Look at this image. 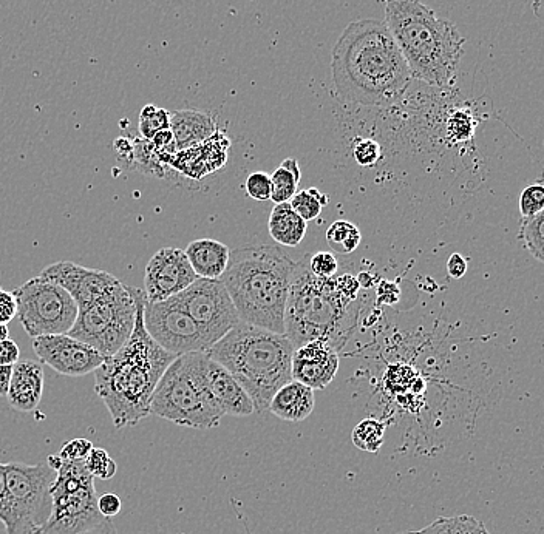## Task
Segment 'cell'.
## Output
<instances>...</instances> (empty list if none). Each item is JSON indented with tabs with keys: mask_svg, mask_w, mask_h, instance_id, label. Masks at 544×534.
Returning <instances> with one entry per match:
<instances>
[{
	"mask_svg": "<svg viewBox=\"0 0 544 534\" xmlns=\"http://www.w3.org/2000/svg\"><path fill=\"white\" fill-rule=\"evenodd\" d=\"M17 318L31 338L68 334L78 318L75 298L59 284L34 277L13 291Z\"/></svg>",
	"mask_w": 544,
	"mask_h": 534,
	"instance_id": "obj_11",
	"label": "cell"
},
{
	"mask_svg": "<svg viewBox=\"0 0 544 534\" xmlns=\"http://www.w3.org/2000/svg\"><path fill=\"white\" fill-rule=\"evenodd\" d=\"M8 334H10V331H8V326L2 325V323H0V342H4V340H7Z\"/></svg>",
	"mask_w": 544,
	"mask_h": 534,
	"instance_id": "obj_50",
	"label": "cell"
},
{
	"mask_svg": "<svg viewBox=\"0 0 544 534\" xmlns=\"http://www.w3.org/2000/svg\"><path fill=\"white\" fill-rule=\"evenodd\" d=\"M175 298L194 318L209 348L242 322L221 280L197 278Z\"/></svg>",
	"mask_w": 544,
	"mask_h": 534,
	"instance_id": "obj_12",
	"label": "cell"
},
{
	"mask_svg": "<svg viewBox=\"0 0 544 534\" xmlns=\"http://www.w3.org/2000/svg\"><path fill=\"white\" fill-rule=\"evenodd\" d=\"M331 73L340 98L368 107L393 104L412 82L393 34L379 19L345 28L333 48Z\"/></svg>",
	"mask_w": 544,
	"mask_h": 534,
	"instance_id": "obj_1",
	"label": "cell"
},
{
	"mask_svg": "<svg viewBox=\"0 0 544 534\" xmlns=\"http://www.w3.org/2000/svg\"><path fill=\"white\" fill-rule=\"evenodd\" d=\"M294 263L276 246L238 247L231 252L221 283L243 323L285 334V309Z\"/></svg>",
	"mask_w": 544,
	"mask_h": 534,
	"instance_id": "obj_4",
	"label": "cell"
},
{
	"mask_svg": "<svg viewBox=\"0 0 544 534\" xmlns=\"http://www.w3.org/2000/svg\"><path fill=\"white\" fill-rule=\"evenodd\" d=\"M11 376H13V366L0 365V397H7Z\"/></svg>",
	"mask_w": 544,
	"mask_h": 534,
	"instance_id": "obj_46",
	"label": "cell"
},
{
	"mask_svg": "<svg viewBox=\"0 0 544 534\" xmlns=\"http://www.w3.org/2000/svg\"><path fill=\"white\" fill-rule=\"evenodd\" d=\"M189 263L198 278L220 280L228 267L231 251L226 244L215 240H197L187 246Z\"/></svg>",
	"mask_w": 544,
	"mask_h": 534,
	"instance_id": "obj_22",
	"label": "cell"
},
{
	"mask_svg": "<svg viewBox=\"0 0 544 534\" xmlns=\"http://www.w3.org/2000/svg\"><path fill=\"white\" fill-rule=\"evenodd\" d=\"M314 405V389L297 380H291L272 397L269 411L286 422H302L311 416Z\"/></svg>",
	"mask_w": 544,
	"mask_h": 534,
	"instance_id": "obj_21",
	"label": "cell"
},
{
	"mask_svg": "<svg viewBox=\"0 0 544 534\" xmlns=\"http://www.w3.org/2000/svg\"><path fill=\"white\" fill-rule=\"evenodd\" d=\"M144 325L150 337L175 355L204 352L209 348L194 318L187 314L177 298L158 303H144Z\"/></svg>",
	"mask_w": 544,
	"mask_h": 534,
	"instance_id": "obj_13",
	"label": "cell"
},
{
	"mask_svg": "<svg viewBox=\"0 0 544 534\" xmlns=\"http://www.w3.org/2000/svg\"><path fill=\"white\" fill-rule=\"evenodd\" d=\"M85 468L93 477H98L101 480H110L116 474L115 460L109 456L104 448H93L89 457L84 460Z\"/></svg>",
	"mask_w": 544,
	"mask_h": 534,
	"instance_id": "obj_32",
	"label": "cell"
},
{
	"mask_svg": "<svg viewBox=\"0 0 544 534\" xmlns=\"http://www.w3.org/2000/svg\"><path fill=\"white\" fill-rule=\"evenodd\" d=\"M17 317V303L14 294L0 289V323L8 325V323Z\"/></svg>",
	"mask_w": 544,
	"mask_h": 534,
	"instance_id": "obj_40",
	"label": "cell"
},
{
	"mask_svg": "<svg viewBox=\"0 0 544 534\" xmlns=\"http://www.w3.org/2000/svg\"><path fill=\"white\" fill-rule=\"evenodd\" d=\"M206 359V352H191L170 363L150 400V416L194 430L220 425L225 414L209 393Z\"/></svg>",
	"mask_w": 544,
	"mask_h": 534,
	"instance_id": "obj_7",
	"label": "cell"
},
{
	"mask_svg": "<svg viewBox=\"0 0 544 534\" xmlns=\"http://www.w3.org/2000/svg\"><path fill=\"white\" fill-rule=\"evenodd\" d=\"M93 443L87 439H73L65 443L59 451L58 456L67 462H84L89 454L92 453Z\"/></svg>",
	"mask_w": 544,
	"mask_h": 534,
	"instance_id": "obj_37",
	"label": "cell"
},
{
	"mask_svg": "<svg viewBox=\"0 0 544 534\" xmlns=\"http://www.w3.org/2000/svg\"><path fill=\"white\" fill-rule=\"evenodd\" d=\"M357 280H359V284H361V288L370 289V288H373L374 286L373 277H371V275L368 274V272H362V274L359 275V277H357Z\"/></svg>",
	"mask_w": 544,
	"mask_h": 534,
	"instance_id": "obj_49",
	"label": "cell"
},
{
	"mask_svg": "<svg viewBox=\"0 0 544 534\" xmlns=\"http://www.w3.org/2000/svg\"><path fill=\"white\" fill-rule=\"evenodd\" d=\"M229 139L223 132H215L211 138L175 153L169 167L191 178H201L221 169L228 161Z\"/></svg>",
	"mask_w": 544,
	"mask_h": 534,
	"instance_id": "obj_19",
	"label": "cell"
},
{
	"mask_svg": "<svg viewBox=\"0 0 544 534\" xmlns=\"http://www.w3.org/2000/svg\"><path fill=\"white\" fill-rule=\"evenodd\" d=\"M98 508L104 518H115L123 508V502L116 494L107 493L98 497Z\"/></svg>",
	"mask_w": 544,
	"mask_h": 534,
	"instance_id": "obj_41",
	"label": "cell"
},
{
	"mask_svg": "<svg viewBox=\"0 0 544 534\" xmlns=\"http://www.w3.org/2000/svg\"><path fill=\"white\" fill-rule=\"evenodd\" d=\"M33 351L42 365L61 376L84 377L104 363L96 349L68 334L41 335L33 338Z\"/></svg>",
	"mask_w": 544,
	"mask_h": 534,
	"instance_id": "obj_14",
	"label": "cell"
},
{
	"mask_svg": "<svg viewBox=\"0 0 544 534\" xmlns=\"http://www.w3.org/2000/svg\"><path fill=\"white\" fill-rule=\"evenodd\" d=\"M204 352L225 366L243 386L255 413L269 411L272 397L293 380L294 346L285 334L240 322Z\"/></svg>",
	"mask_w": 544,
	"mask_h": 534,
	"instance_id": "obj_6",
	"label": "cell"
},
{
	"mask_svg": "<svg viewBox=\"0 0 544 534\" xmlns=\"http://www.w3.org/2000/svg\"><path fill=\"white\" fill-rule=\"evenodd\" d=\"M527 251L544 264V209L535 217L524 220L521 229Z\"/></svg>",
	"mask_w": 544,
	"mask_h": 534,
	"instance_id": "obj_30",
	"label": "cell"
},
{
	"mask_svg": "<svg viewBox=\"0 0 544 534\" xmlns=\"http://www.w3.org/2000/svg\"><path fill=\"white\" fill-rule=\"evenodd\" d=\"M447 272L452 278L464 277L467 272V263L459 254H453L447 261Z\"/></svg>",
	"mask_w": 544,
	"mask_h": 534,
	"instance_id": "obj_45",
	"label": "cell"
},
{
	"mask_svg": "<svg viewBox=\"0 0 544 534\" xmlns=\"http://www.w3.org/2000/svg\"><path fill=\"white\" fill-rule=\"evenodd\" d=\"M39 277L59 284L75 298L79 309L89 308L96 301L113 294L123 286V283L109 272L79 266L72 261L50 264Z\"/></svg>",
	"mask_w": 544,
	"mask_h": 534,
	"instance_id": "obj_15",
	"label": "cell"
},
{
	"mask_svg": "<svg viewBox=\"0 0 544 534\" xmlns=\"http://www.w3.org/2000/svg\"><path fill=\"white\" fill-rule=\"evenodd\" d=\"M361 241V230L350 221H334L328 227L327 243L337 254H353Z\"/></svg>",
	"mask_w": 544,
	"mask_h": 534,
	"instance_id": "obj_27",
	"label": "cell"
},
{
	"mask_svg": "<svg viewBox=\"0 0 544 534\" xmlns=\"http://www.w3.org/2000/svg\"><path fill=\"white\" fill-rule=\"evenodd\" d=\"M82 534H116V528L115 525H113L112 519H106V521L102 522L98 527L85 531V533Z\"/></svg>",
	"mask_w": 544,
	"mask_h": 534,
	"instance_id": "obj_47",
	"label": "cell"
},
{
	"mask_svg": "<svg viewBox=\"0 0 544 534\" xmlns=\"http://www.w3.org/2000/svg\"><path fill=\"white\" fill-rule=\"evenodd\" d=\"M339 371V352L325 340H313L294 349L293 380L311 389H325Z\"/></svg>",
	"mask_w": 544,
	"mask_h": 534,
	"instance_id": "obj_17",
	"label": "cell"
},
{
	"mask_svg": "<svg viewBox=\"0 0 544 534\" xmlns=\"http://www.w3.org/2000/svg\"><path fill=\"white\" fill-rule=\"evenodd\" d=\"M44 366L34 360H19L13 366L7 399L11 408L21 413H33L39 408L44 394Z\"/></svg>",
	"mask_w": 544,
	"mask_h": 534,
	"instance_id": "obj_20",
	"label": "cell"
},
{
	"mask_svg": "<svg viewBox=\"0 0 544 534\" xmlns=\"http://www.w3.org/2000/svg\"><path fill=\"white\" fill-rule=\"evenodd\" d=\"M269 235L282 246L296 247L305 238L308 224L289 203L276 204L269 215Z\"/></svg>",
	"mask_w": 544,
	"mask_h": 534,
	"instance_id": "obj_24",
	"label": "cell"
},
{
	"mask_svg": "<svg viewBox=\"0 0 544 534\" xmlns=\"http://www.w3.org/2000/svg\"><path fill=\"white\" fill-rule=\"evenodd\" d=\"M136 320L126 345L95 371V391L118 430L150 416V400L170 363L178 355L161 348L144 325L146 294L132 288Z\"/></svg>",
	"mask_w": 544,
	"mask_h": 534,
	"instance_id": "obj_2",
	"label": "cell"
},
{
	"mask_svg": "<svg viewBox=\"0 0 544 534\" xmlns=\"http://www.w3.org/2000/svg\"><path fill=\"white\" fill-rule=\"evenodd\" d=\"M150 141L153 142L155 149L161 150V152L169 153V155H175L177 153V147H175V138L172 130H161L157 135L153 136Z\"/></svg>",
	"mask_w": 544,
	"mask_h": 534,
	"instance_id": "obj_44",
	"label": "cell"
},
{
	"mask_svg": "<svg viewBox=\"0 0 544 534\" xmlns=\"http://www.w3.org/2000/svg\"><path fill=\"white\" fill-rule=\"evenodd\" d=\"M385 24L412 79L436 88L455 85L466 39L455 24L421 0H385Z\"/></svg>",
	"mask_w": 544,
	"mask_h": 534,
	"instance_id": "obj_3",
	"label": "cell"
},
{
	"mask_svg": "<svg viewBox=\"0 0 544 534\" xmlns=\"http://www.w3.org/2000/svg\"><path fill=\"white\" fill-rule=\"evenodd\" d=\"M7 490L0 522L7 534H38L53 511L56 471L47 464H5Z\"/></svg>",
	"mask_w": 544,
	"mask_h": 534,
	"instance_id": "obj_9",
	"label": "cell"
},
{
	"mask_svg": "<svg viewBox=\"0 0 544 534\" xmlns=\"http://www.w3.org/2000/svg\"><path fill=\"white\" fill-rule=\"evenodd\" d=\"M197 274L186 252L177 247H164L150 258L144 277V294L149 303L167 300L189 288Z\"/></svg>",
	"mask_w": 544,
	"mask_h": 534,
	"instance_id": "obj_16",
	"label": "cell"
},
{
	"mask_svg": "<svg viewBox=\"0 0 544 534\" xmlns=\"http://www.w3.org/2000/svg\"><path fill=\"white\" fill-rule=\"evenodd\" d=\"M246 192L252 200L269 201L272 195L271 176L265 172H255L246 180Z\"/></svg>",
	"mask_w": 544,
	"mask_h": 534,
	"instance_id": "obj_35",
	"label": "cell"
},
{
	"mask_svg": "<svg viewBox=\"0 0 544 534\" xmlns=\"http://www.w3.org/2000/svg\"><path fill=\"white\" fill-rule=\"evenodd\" d=\"M310 269L316 277L334 278L339 271V260L331 252H317L310 257Z\"/></svg>",
	"mask_w": 544,
	"mask_h": 534,
	"instance_id": "obj_36",
	"label": "cell"
},
{
	"mask_svg": "<svg viewBox=\"0 0 544 534\" xmlns=\"http://www.w3.org/2000/svg\"><path fill=\"white\" fill-rule=\"evenodd\" d=\"M385 430L387 425L378 419H365L357 423L351 434V440L359 450L365 453H378L384 445Z\"/></svg>",
	"mask_w": 544,
	"mask_h": 534,
	"instance_id": "obj_28",
	"label": "cell"
},
{
	"mask_svg": "<svg viewBox=\"0 0 544 534\" xmlns=\"http://www.w3.org/2000/svg\"><path fill=\"white\" fill-rule=\"evenodd\" d=\"M544 209V184L526 187L520 197V212L524 220L535 217Z\"/></svg>",
	"mask_w": 544,
	"mask_h": 534,
	"instance_id": "obj_33",
	"label": "cell"
},
{
	"mask_svg": "<svg viewBox=\"0 0 544 534\" xmlns=\"http://www.w3.org/2000/svg\"><path fill=\"white\" fill-rule=\"evenodd\" d=\"M378 156V144H374L370 139L357 142L356 147H354V158H356L357 163L361 164V166H373Z\"/></svg>",
	"mask_w": 544,
	"mask_h": 534,
	"instance_id": "obj_38",
	"label": "cell"
},
{
	"mask_svg": "<svg viewBox=\"0 0 544 534\" xmlns=\"http://www.w3.org/2000/svg\"><path fill=\"white\" fill-rule=\"evenodd\" d=\"M404 534H490L480 519L470 514L458 516H442L427 527L418 531H407Z\"/></svg>",
	"mask_w": 544,
	"mask_h": 534,
	"instance_id": "obj_26",
	"label": "cell"
},
{
	"mask_svg": "<svg viewBox=\"0 0 544 534\" xmlns=\"http://www.w3.org/2000/svg\"><path fill=\"white\" fill-rule=\"evenodd\" d=\"M136 320V300L132 286L123 284L118 291L79 309L75 325L68 335L78 338L99 352L104 359L126 345Z\"/></svg>",
	"mask_w": 544,
	"mask_h": 534,
	"instance_id": "obj_10",
	"label": "cell"
},
{
	"mask_svg": "<svg viewBox=\"0 0 544 534\" xmlns=\"http://www.w3.org/2000/svg\"><path fill=\"white\" fill-rule=\"evenodd\" d=\"M113 149H115L119 163L123 164L127 169H132L133 141L127 138H118L113 142Z\"/></svg>",
	"mask_w": 544,
	"mask_h": 534,
	"instance_id": "obj_43",
	"label": "cell"
},
{
	"mask_svg": "<svg viewBox=\"0 0 544 534\" xmlns=\"http://www.w3.org/2000/svg\"><path fill=\"white\" fill-rule=\"evenodd\" d=\"M47 465L56 471L51 487L53 511L41 534H82L106 519L98 508L95 477L84 462H67L58 454L48 456Z\"/></svg>",
	"mask_w": 544,
	"mask_h": 534,
	"instance_id": "obj_8",
	"label": "cell"
},
{
	"mask_svg": "<svg viewBox=\"0 0 544 534\" xmlns=\"http://www.w3.org/2000/svg\"><path fill=\"white\" fill-rule=\"evenodd\" d=\"M475 121L467 110H456L447 121V132L453 141H466L473 135Z\"/></svg>",
	"mask_w": 544,
	"mask_h": 534,
	"instance_id": "obj_34",
	"label": "cell"
},
{
	"mask_svg": "<svg viewBox=\"0 0 544 534\" xmlns=\"http://www.w3.org/2000/svg\"><path fill=\"white\" fill-rule=\"evenodd\" d=\"M204 372L209 393L221 409V413L234 417H246L255 413L251 397L225 366L208 355Z\"/></svg>",
	"mask_w": 544,
	"mask_h": 534,
	"instance_id": "obj_18",
	"label": "cell"
},
{
	"mask_svg": "<svg viewBox=\"0 0 544 534\" xmlns=\"http://www.w3.org/2000/svg\"><path fill=\"white\" fill-rule=\"evenodd\" d=\"M291 207L299 213L305 221H313L320 217L323 207L328 204L327 195H323L316 187L300 190L294 195L293 200L289 201Z\"/></svg>",
	"mask_w": 544,
	"mask_h": 534,
	"instance_id": "obj_29",
	"label": "cell"
},
{
	"mask_svg": "<svg viewBox=\"0 0 544 534\" xmlns=\"http://www.w3.org/2000/svg\"><path fill=\"white\" fill-rule=\"evenodd\" d=\"M19 360H21V349L16 345V342L10 338L0 342V365L14 366Z\"/></svg>",
	"mask_w": 544,
	"mask_h": 534,
	"instance_id": "obj_42",
	"label": "cell"
},
{
	"mask_svg": "<svg viewBox=\"0 0 544 534\" xmlns=\"http://www.w3.org/2000/svg\"><path fill=\"white\" fill-rule=\"evenodd\" d=\"M300 167L297 159L288 158L280 164L279 169L271 175L272 195L274 204L289 203L297 193L300 183Z\"/></svg>",
	"mask_w": 544,
	"mask_h": 534,
	"instance_id": "obj_25",
	"label": "cell"
},
{
	"mask_svg": "<svg viewBox=\"0 0 544 534\" xmlns=\"http://www.w3.org/2000/svg\"><path fill=\"white\" fill-rule=\"evenodd\" d=\"M170 130L174 133L177 152H180L211 138L215 133V124L206 113L178 110L170 113Z\"/></svg>",
	"mask_w": 544,
	"mask_h": 534,
	"instance_id": "obj_23",
	"label": "cell"
},
{
	"mask_svg": "<svg viewBox=\"0 0 544 534\" xmlns=\"http://www.w3.org/2000/svg\"><path fill=\"white\" fill-rule=\"evenodd\" d=\"M138 127L144 139H152L161 130L170 129V112L157 105H146L141 110Z\"/></svg>",
	"mask_w": 544,
	"mask_h": 534,
	"instance_id": "obj_31",
	"label": "cell"
},
{
	"mask_svg": "<svg viewBox=\"0 0 544 534\" xmlns=\"http://www.w3.org/2000/svg\"><path fill=\"white\" fill-rule=\"evenodd\" d=\"M5 490H7V477H5V464H0V518L4 511Z\"/></svg>",
	"mask_w": 544,
	"mask_h": 534,
	"instance_id": "obj_48",
	"label": "cell"
},
{
	"mask_svg": "<svg viewBox=\"0 0 544 534\" xmlns=\"http://www.w3.org/2000/svg\"><path fill=\"white\" fill-rule=\"evenodd\" d=\"M334 281H336L340 294L344 295L348 300L356 301L361 298V284L354 275H340V277H334Z\"/></svg>",
	"mask_w": 544,
	"mask_h": 534,
	"instance_id": "obj_39",
	"label": "cell"
},
{
	"mask_svg": "<svg viewBox=\"0 0 544 534\" xmlns=\"http://www.w3.org/2000/svg\"><path fill=\"white\" fill-rule=\"evenodd\" d=\"M311 254L294 266L285 309V335L294 349L325 340L337 352L356 329L362 298L351 301L340 294L334 278H319L310 269Z\"/></svg>",
	"mask_w": 544,
	"mask_h": 534,
	"instance_id": "obj_5",
	"label": "cell"
}]
</instances>
